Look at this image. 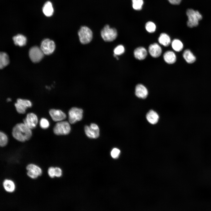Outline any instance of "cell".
<instances>
[{
  "mask_svg": "<svg viewBox=\"0 0 211 211\" xmlns=\"http://www.w3.org/2000/svg\"><path fill=\"white\" fill-rule=\"evenodd\" d=\"M12 135L17 141L24 142L30 139L32 136V132L31 129L24 123H20L14 127L12 129Z\"/></svg>",
  "mask_w": 211,
  "mask_h": 211,
  "instance_id": "1",
  "label": "cell"
},
{
  "mask_svg": "<svg viewBox=\"0 0 211 211\" xmlns=\"http://www.w3.org/2000/svg\"><path fill=\"white\" fill-rule=\"evenodd\" d=\"M186 14L188 18L187 25L190 28L197 26L199 21L203 18L202 15L199 11L192 8L188 9L186 11Z\"/></svg>",
  "mask_w": 211,
  "mask_h": 211,
  "instance_id": "2",
  "label": "cell"
},
{
  "mask_svg": "<svg viewBox=\"0 0 211 211\" xmlns=\"http://www.w3.org/2000/svg\"><path fill=\"white\" fill-rule=\"evenodd\" d=\"M101 37L106 42H111L115 40L117 36V32L115 28H110L108 25H106L101 32Z\"/></svg>",
  "mask_w": 211,
  "mask_h": 211,
  "instance_id": "3",
  "label": "cell"
},
{
  "mask_svg": "<svg viewBox=\"0 0 211 211\" xmlns=\"http://www.w3.org/2000/svg\"><path fill=\"white\" fill-rule=\"evenodd\" d=\"M79 40L82 44L89 43L91 40L93 33L91 30L86 26H81L78 32Z\"/></svg>",
  "mask_w": 211,
  "mask_h": 211,
  "instance_id": "4",
  "label": "cell"
},
{
  "mask_svg": "<svg viewBox=\"0 0 211 211\" xmlns=\"http://www.w3.org/2000/svg\"><path fill=\"white\" fill-rule=\"evenodd\" d=\"M70 130V125L67 121H61L57 122L53 128L54 133L57 135H67Z\"/></svg>",
  "mask_w": 211,
  "mask_h": 211,
  "instance_id": "5",
  "label": "cell"
},
{
  "mask_svg": "<svg viewBox=\"0 0 211 211\" xmlns=\"http://www.w3.org/2000/svg\"><path fill=\"white\" fill-rule=\"evenodd\" d=\"M83 110L81 108L73 107L69 111V122L74 124L81 120L83 117Z\"/></svg>",
  "mask_w": 211,
  "mask_h": 211,
  "instance_id": "6",
  "label": "cell"
},
{
  "mask_svg": "<svg viewBox=\"0 0 211 211\" xmlns=\"http://www.w3.org/2000/svg\"><path fill=\"white\" fill-rule=\"evenodd\" d=\"M27 174L30 178L35 179L42 174L41 169L38 165L33 164H28L26 167Z\"/></svg>",
  "mask_w": 211,
  "mask_h": 211,
  "instance_id": "7",
  "label": "cell"
},
{
  "mask_svg": "<svg viewBox=\"0 0 211 211\" xmlns=\"http://www.w3.org/2000/svg\"><path fill=\"white\" fill-rule=\"evenodd\" d=\"M44 55L40 48L36 46L31 47L29 51L30 59L34 63L40 62L44 57Z\"/></svg>",
  "mask_w": 211,
  "mask_h": 211,
  "instance_id": "8",
  "label": "cell"
},
{
  "mask_svg": "<svg viewBox=\"0 0 211 211\" xmlns=\"http://www.w3.org/2000/svg\"><path fill=\"white\" fill-rule=\"evenodd\" d=\"M55 47L54 42L49 39H46L41 42L40 48L46 55H50L54 51Z\"/></svg>",
  "mask_w": 211,
  "mask_h": 211,
  "instance_id": "9",
  "label": "cell"
},
{
  "mask_svg": "<svg viewBox=\"0 0 211 211\" xmlns=\"http://www.w3.org/2000/svg\"><path fill=\"white\" fill-rule=\"evenodd\" d=\"M84 130L87 136L90 138H96L99 135V128L96 124L93 123L91 124L90 126H86Z\"/></svg>",
  "mask_w": 211,
  "mask_h": 211,
  "instance_id": "10",
  "label": "cell"
},
{
  "mask_svg": "<svg viewBox=\"0 0 211 211\" xmlns=\"http://www.w3.org/2000/svg\"><path fill=\"white\" fill-rule=\"evenodd\" d=\"M23 123L30 129L35 128L37 125L38 119L37 116L33 113L28 114L23 120Z\"/></svg>",
  "mask_w": 211,
  "mask_h": 211,
  "instance_id": "11",
  "label": "cell"
},
{
  "mask_svg": "<svg viewBox=\"0 0 211 211\" xmlns=\"http://www.w3.org/2000/svg\"><path fill=\"white\" fill-rule=\"evenodd\" d=\"M148 93V90L143 85L139 84H137L135 89V94L138 98L142 99H145Z\"/></svg>",
  "mask_w": 211,
  "mask_h": 211,
  "instance_id": "12",
  "label": "cell"
},
{
  "mask_svg": "<svg viewBox=\"0 0 211 211\" xmlns=\"http://www.w3.org/2000/svg\"><path fill=\"white\" fill-rule=\"evenodd\" d=\"M49 113L52 119L55 121H61L66 118L65 114L60 110L51 109Z\"/></svg>",
  "mask_w": 211,
  "mask_h": 211,
  "instance_id": "13",
  "label": "cell"
},
{
  "mask_svg": "<svg viewBox=\"0 0 211 211\" xmlns=\"http://www.w3.org/2000/svg\"><path fill=\"white\" fill-rule=\"evenodd\" d=\"M148 51L151 56L154 58L159 57L162 53V49L160 45L157 43H154L149 45Z\"/></svg>",
  "mask_w": 211,
  "mask_h": 211,
  "instance_id": "14",
  "label": "cell"
},
{
  "mask_svg": "<svg viewBox=\"0 0 211 211\" xmlns=\"http://www.w3.org/2000/svg\"><path fill=\"white\" fill-rule=\"evenodd\" d=\"M147 52L144 47H140L136 48L134 51V55L136 59L139 60H142L147 56Z\"/></svg>",
  "mask_w": 211,
  "mask_h": 211,
  "instance_id": "15",
  "label": "cell"
},
{
  "mask_svg": "<svg viewBox=\"0 0 211 211\" xmlns=\"http://www.w3.org/2000/svg\"><path fill=\"white\" fill-rule=\"evenodd\" d=\"M146 117L147 121L150 124L152 125L156 124L159 119L158 114L152 110H149L147 113Z\"/></svg>",
  "mask_w": 211,
  "mask_h": 211,
  "instance_id": "16",
  "label": "cell"
},
{
  "mask_svg": "<svg viewBox=\"0 0 211 211\" xmlns=\"http://www.w3.org/2000/svg\"><path fill=\"white\" fill-rule=\"evenodd\" d=\"M164 61L168 64H173L176 61V57L175 53L171 51H166L163 55Z\"/></svg>",
  "mask_w": 211,
  "mask_h": 211,
  "instance_id": "17",
  "label": "cell"
},
{
  "mask_svg": "<svg viewBox=\"0 0 211 211\" xmlns=\"http://www.w3.org/2000/svg\"><path fill=\"white\" fill-rule=\"evenodd\" d=\"M42 9L43 13L46 16L50 17L53 14L54 9L52 4L50 1H47L45 3Z\"/></svg>",
  "mask_w": 211,
  "mask_h": 211,
  "instance_id": "18",
  "label": "cell"
},
{
  "mask_svg": "<svg viewBox=\"0 0 211 211\" xmlns=\"http://www.w3.org/2000/svg\"><path fill=\"white\" fill-rule=\"evenodd\" d=\"M159 43L165 47L169 46L171 43V40L169 36L165 33H161L158 39Z\"/></svg>",
  "mask_w": 211,
  "mask_h": 211,
  "instance_id": "19",
  "label": "cell"
},
{
  "mask_svg": "<svg viewBox=\"0 0 211 211\" xmlns=\"http://www.w3.org/2000/svg\"><path fill=\"white\" fill-rule=\"evenodd\" d=\"M13 39L15 45L20 46L25 45L27 41L26 37L20 34H18L13 37Z\"/></svg>",
  "mask_w": 211,
  "mask_h": 211,
  "instance_id": "20",
  "label": "cell"
},
{
  "mask_svg": "<svg viewBox=\"0 0 211 211\" xmlns=\"http://www.w3.org/2000/svg\"><path fill=\"white\" fill-rule=\"evenodd\" d=\"M3 185L4 189L7 192L11 193L15 190V184L13 181L11 180H4L3 182Z\"/></svg>",
  "mask_w": 211,
  "mask_h": 211,
  "instance_id": "21",
  "label": "cell"
},
{
  "mask_svg": "<svg viewBox=\"0 0 211 211\" xmlns=\"http://www.w3.org/2000/svg\"><path fill=\"white\" fill-rule=\"evenodd\" d=\"M183 57L186 61L190 64L194 62L196 59L193 54L188 49L184 51L183 54Z\"/></svg>",
  "mask_w": 211,
  "mask_h": 211,
  "instance_id": "22",
  "label": "cell"
},
{
  "mask_svg": "<svg viewBox=\"0 0 211 211\" xmlns=\"http://www.w3.org/2000/svg\"><path fill=\"white\" fill-rule=\"evenodd\" d=\"M9 60L7 54L5 52H1L0 53V68H3L9 64Z\"/></svg>",
  "mask_w": 211,
  "mask_h": 211,
  "instance_id": "23",
  "label": "cell"
},
{
  "mask_svg": "<svg viewBox=\"0 0 211 211\" xmlns=\"http://www.w3.org/2000/svg\"><path fill=\"white\" fill-rule=\"evenodd\" d=\"M171 46L175 51L179 52L183 48V44L181 41L178 39L173 40L171 42Z\"/></svg>",
  "mask_w": 211,
  "mask_h": 211,
  "instance_id": "24",
  "label": "cell"
},
{
  "mask_svg": "<svg viewBox=\"0 0 211 211\" xmlns=\"http://www.w3.org/2000/svg\"><path fill=\"white\" fill-rule=\"evenodd\" d=\"M132 6L134 9L139 10L142 9L143 4V0H132Z\"/></svg>",
  "mask_w": 211,
  "mask_h": 211,
  "instance_id": "25",
  "label": "cell"
},
{
  "mask_svg": "<svg viewBox=\"0 0 211 211\" xmlns=\"http://www.w3.org/2000/svg\"><path fill=\"white\" fill-rule=\"evenodd\" d=\"M145 28L147 31L149 33H153L154 32L156 28L155 24L152 21L147 22L145 25Z\"/></svg>",
  "mask_w": 211,
  "mask_h": 211,
  "instance_id": "26",
  "label": "cell"
},
{
  "mask_svg": "<svg viewBox=\"0 0 211 211\" xmlns=\"http://www.w3.org/2000/svg\"><path fill=\"white\" fill-rule=\"evenodd\" d=\"M8 142V138L6 135L3 132H0V146L3 147L6 145Z\"/></svg>",
  "mask_w": 211,
  "mask_h": 211,
  "instance_id": "27",
  "label": "cell"
},
{
  "mask_svg": "<svg viewBox=\"0 0 211 211\" xmlns=\"http://www.w3.org/2000/svg\"><path fill=\"white\" fill-rule=\"evenodd\" d=\"M16 102L21 104L27 108L31 107L32 106L31 102L30 101L26 99L18 98Z\"/></svg>",
  "mask_w": 211,
  "mask_h": 211,
  "instance_id": "28",
  "label": "cell"
},
{
  "mask_svg": "<svg viewBox=\"0 0 211 211\" xmlns=\"http://www.w3.org/2000/svg\"><path fill=\"white\" fill-rule=\"evenodd\" d=\"M125 51L124 47L122 45H119L117 46L114 50V54L117 55H120L123 54Z\"/></svg>",
  "mask_w": 211,
  "mask_h": 211,
  "instance_id": "29",
  "label": "cell"
},
{
  "mask_svg": "<svg viewBox=\"0 0 211 211\" xmlns=\"http://www.w3.org/2000/svg\"><path fill=\"white\" fill-rule=\"evenodd\" d=\"M15 106L17 112L21 114H24L27 108L17 102L15 103Z\"/></svg>",
  "mask_w": 211,
  "mask_h": 211,
  "instance_id": "30",
  "label": "cell"
},
{
  "mask_svg": "<svg viewBox=\"0 0 211 211\" xmlns=\"http://www.w3.org/2000/svg\"><path fill=\"white\" fill-rule=\"evenodd\" d=\"M40 127L43 129H46L49 126V123L48 120L44 118H42L40 122Z\"/></svg>",
  "mask_w": 211,
  "mask_h": 211,
  "instance_id": "31",
  "label": "cell"
},
{
  "mask_svg": "<svg viewBox=\"0 0 211 211\" xmlns=\"http://www.w3.org/2000/svg\"><path fill=\"white\" fill-rule=\"evenodd\" d=\"M120 153V151L119 149L116 148H114L112 150L110 154L112 158L116 159L118 157Z\"/></svg>",
  "mask_w": 211,
  "mask_h": 211,
  "instance_id": "32",
  "label": "cell"
},
{
  "mask_svg": "<svg viewBox=\"0 0 211 211\" xmlns=\"http://www.w3.org/2000/svg\"><path fill=\"white\" fill-rule=\"evenodd\" d=\"M47 173L49 176L51 178H53L55 177V167L53 166L50 167L48 169Z\"/></svg>",
  "mask_w": 211,
  "mask_h": 211,
  "instance_id": "33",
  "label": "cell"
},
{
  "mask_svg": "<svg viewBox=\"0 0 211 211\" xmlns=\"http://www.w3.org/2000/svg\"><path fill=\"white\" fill-rule=\"evenodd\" d=\"M62 170L60 168L58 167H55V177H59L62 176Z\"/></svg>",
  "mask_w": 211,
  "mask_h": 211,
  "instance_id": "34",
  "label": "cell"
},
{
  "mask_svg": "<svg viewBox=\"0 0 211 211\" xmlns=\"http://www.w3.org/2000/svg\"><path fill=\"white\" fill-rule=\"evenodd\" d=\"M171 4L174 5H178L181 2L182 0H167Z\"/></svg>",
  "mask_w": 211,
  "mask_h": 211,
  "instance_id": "35",
  "label": "cell"
},
{
  "mask_svg": "<svg viewBox=\"0 0 211 211\" xmlns=\"http://www.w3.org/2000/svg\"><path fill=\"white\" fill-rule=\"evenodd\" d=\"M7 102L11 101V100L10 98H8L7 99Z\"/></svg>",
  "mask_w": 211,
  "mask_h": 211,
  "instance_id": "36",
  "label": "cell"
}]
</instances>
